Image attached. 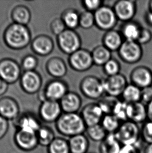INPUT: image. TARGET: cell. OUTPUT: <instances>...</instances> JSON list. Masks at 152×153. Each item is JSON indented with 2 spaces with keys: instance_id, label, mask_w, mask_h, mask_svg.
I'll list each match as a JSON object with an SVG mask.
<instances>
[{
  "instance_id": "26",
  "label": "cell",
  "mask_w": 152,
  "mask_h": 153,
  "mask_svg": "<svg viewBox=\"0 0 152 153\" xmlns=\"http://www.w3.org/2000/svg\"><path fill=\"white\" fill-rule=\"evenodd\" d=\"M68 143L70 153H87L90 146L88 137L84 134L71 137Z\"/></svg>"
},
{
  "instance_id": "27",
  "label": "cell",
  "mask_w": 152,
  "mask_h": 153,
  "mask_svg": "<svg viewBox=\"0 0 152 153\" xmlns=\"http://www.w3.org/2000/svg\"><path fill=\"white\" fill-rule=\"evenodd\" d=\"M10 16L13 23L27 26L31 21V13L27 6L18 5L13 8Z\"/></svg>"
},
{
  "instance_id": "52",
  "label": "cell",
  "mask_w": 152,
  "mask_h": 153,
  "mask_svg": "<svg viewBox=\"0 0 152 153\" xmlns=\"http://www.w3.org/2000/svg\"><path fill=\"white\" fill-rule=\"evenodd\" d=\"M148 10H152V0L148 2Z\"/></svg>"
},
{
  "instance_id": "47",
  "label": "cell",
  "mask_w": 152,
  "mask_h": 153,
  "mask_svg": "<svg viewBox=\"0 0 152 153\" xmlns=\"http://www.w3.org/2000/svg\"><path fill=\"white\" fill-rule=\"evenodd\" d=\"M119 153H141L140 147L138 144L122 145Z\"/></svg>"
},
{
  "instance_id": "35",
  "label": "cell",
  "mask_w": 152,
  "mask_h": 153,
  "mask_svg": "<svg viewBox=\"0 0 152 153\" xmlns=\"http://www.w3.org/2000/svg\"><path fill=\"white\" fill-rule=\"evenodd\" d=\"M48 153H70L68 141L62 137H56L47 147Z\"/></svg>"
},
{
  "instance_id": "46",
  "label": "cell",
  "mask_w": 152,
  "mask_h": 153,
  "mask_svg": "<svg viewBox=\"0 0 152 153\" xmlns=\"http://www.w3.org/2000/svg\"><path fill=\"white\" fill-rule=\"evenodd\" d=\"M8 120L0 115V140L3 139L8 132Z\"/></svg>"
},
{
  "instance_id": "20",
  "label": "cell",
  "mask_w": 152,
  "mask_h": 153,
  "mask_svg": "<svg viewBox=\"0 0 152 153\" xmlns=\"http://www.w3.org/2000/svg\"><path fill=\"white\" fill-rule=\"evenodd\" d=\"M0 115L7 120H15L20 115V108L16 100L8 96L1 98L0 99Z\"/></svg>"
},
{
  "instance_id": "21",
  "label": "cell",
  "mask_w": 152,
  "mask_h": 153,
  "mask_svg": "<svg viewBox=\"0 0 152 153\" xmlns=\"http://www.w3.org/2000/svg\"><path fill=\"white\" fill-rule=\"evenodd\" d=\"M128 120L137 124L144 123L148 120L146 105L141 102L128 103Z\"/></svg>"
},
{
  "instance_id": "17",
  "label": "cell",
  "mask_w": 152,
  "mask_h": 153,
  "mask_svg": "<svg viewBox=\"0 0 152 153\" xmlns=\"http://www.w3.org/2000/svg\"><path fill=\"white\" fill-rule=\"evenodd\" d=\"M14 139L17 146L24 151H33L39 145L37 133L17 130Z\"/></svg>"
},
{
  "instance_id": "29",
  "label": "cell",
  "mask_w": 152,
  "mask_h": 153,
  "mask_svg": "<svg viewBox=\"0 0 152 153\" xmlns=\"http://www.w3.org/2000/svg\"><path fill=\"white\" fill-rule=\"evenodd\" d=\"M94 65L103 66L111 58V52L103 45L97 46L91 51Z\"/></svg>"
},
{
  "instance_id": "39",
  "label": "cell",
  "mask_w": 152,
  "mask_h": 153,
  "mask_svg": "<svg viewBox=\"0 0 152 153\" xmlns=\"http://www.w3.org/2000/svg\"><path fill=\"white\" fill-rule=\"evenodd\" d=\"M103 70L106 76H111L120 73L121 65L116 59L111 58L103 66Z\"/></svg>"
},
{
  "instance_id": "3",
  "label": "cell",
  "mask_w": 152,
  "mask_h": 153,
  "mask_svg": "<svg viewBox=\"0 0 152 153\" xmlns=\"http://www.w3.org/2000/svg\"><path fill=\"white\" fill-rule=\"evenodd\" d=\"M79 89L85 97L92 100L101 99L105 93L103 79L94 75H88L81 79Z\"/></svg>"
},
{
  "instance_id": "42",
  "label": "cell",
  "mask_w": 152,
  "mask_h": 153,
  "mask_svg": "<svg viewBox=\"0 0 152 153\" xmlns=\"http://www.w3.org/2000/svg\"><path fill=\"white\" fill-rule=\"evenodd\" d=\"M67 29L64 22L61 17H58L54 19L50 24V29L54 35H60Z\"/></svg>"
},
{
  "instance_id": "7",
  "label": "cell",
  "mask_w": 152,
  "mask_h": 153,
  "mask_svg": "<svg viewBox=\"0 0 152 153\" xmlns=\"http://www.w3.org/2000/svg\"><path fill=\"white\" fill-rule=\"evenodd\" d=\"M118 56L122 61L129 64H136L141 60L143 51L142 46L137 42L125 40L118 51Z\"/></svg>"
},
{
  "instance_id": "10",
  "label": "cell",
  "mask_w": 152,
  "mask_h": 153,
  "mask_svg": "<svg viewBox=\"0 0 152 153\" xmlns=\"http://www.w3.org/2000/svg\"><path fill=\"white\" fill-rule=\"evenodd\" d=\"M105 93L107 95L118 98L122 95L124 89L127 86V79L124 75L118 74L106 76L103 79Z\"/></svg>"
},
{
  "instance_id": "51",
  "label": "cell",
  "mask_w": 152,
  "mask_h": 153,
  "mask_svg": "<svg viewBox=\"0 0 152 153\" xmlns=\"http://www.w3.org/2000/svg\"><path fill=\"white\" fill-rule=\"evenodd\" d=\"M144 153H152V143L146 145L144 149Z\"/></svg>"
},
{
  "instance_id": "24",
  "label": "cell",
  "mask_w": 152,
  "mask_h": 153,
  "mask_svg": "<svg viewBox=\"0 0 152 153\" xmlns=\"http://www.w3.org/2000/svg\"><path fill=\"white\" fill-rule=\"evenodd\" d=\"M124 41L120 31L114 29L105 32L102 38V45L111 52L118 51Z\"/></svg>"
},
{
  "instance_id": "43",
  "label": "cell",
  "mask_w": 152,
  "mask_h": 153,
  "mask_svg": "<svg viewBox=\"0 0 152 153\" xmlns=\"http://www.w3.org/2000/svg\"><path fill=\"white\" fill-rule=\"evenodd\" d=\"M81 3L85 10L92 13L95 12L104 5V1L101 0H83Z\"/></svg>"
},
{
  "instance_id": "12",
  "label": "cell",
  "mask_w": 152,
  "mask_h": 153,
  "mask_svg": "<svg viewBox=\"0 0 152 153\" xmlns=\"http://www.w3.org/2000/svg\"><path fill=\"white\" fill-rule=\"evenodd\" d=\"M20 85L25 93L33 95L40 91L42 79L40 74L35 71H24L20 79Z\"/></svg>"
},
{
  "instance_id": "13",
  "label": "cell",
  "mask_w": 152,
  "mask_h": 153,
  "mask_svg": "<svg viewBox=\"0 0 152 153\" xmlns=\"http://www.w3.org/2000/svg\"><path fill=\"white\" fill-rule=\"evenodd\" d=\"M42 91L46 100L56 102H60L69 91L67 84L60 79H55L49 82Z\"/></svg>"
},
{
  "instance_id": "50",
  "label": "cell",
  "mask_w": 152,
  "mask_h": 153,
  "mask_svg": "<svg viewBox=\"0 0 152 153\" xmlns=\"http://www.w3.org/2000/svg\"><path fill=\"white\" fill-rule=\"evenodd\" d=\"M148 120L152 121V101L146 105Z\"/></svg>"
},
{
  "instance_id": "40",
  "label": "cell",
  "mask_w": 152,
  "mask_h": 153,
  "mask_svg": "<svg viewBox=\"0 0 152 153\" xmlns=\"http://www.w3.org/2000/svg\"><path fill=\"white\" fill-rule=\"evenodd\" d=\"M141 138L148 144L152 143V121L147 120L141 128Z\"/></svg>"
},
{
  "instance_id": "45",
  "label": "cell",
  "mask_w": 152,
  "mask_h": 153,
  "mask_svg": "<svg viewBox=\"0 0 152 153\" xmlns=\"http://www.w3.org/2000/svg\"><path fill=\"white\" fill-rule=\"evenodd\" d=\"M152 101V86L141 89V102L145 105Z\"/></svg>"
},
{
  "instance_id": "31",
  "label": "cell",
  "mask_w": 152,
  "mask_h": 153,
  "mask_svg": "<svg viewBox=\"0 0 152 153\" xmlns=\"http://www.w3.org/2000/svg\"><path fill=\"white\" fill-rule=\"evenodd\" d=\"M141 89L136 85L128 84L122 94L123 101L128 103L141 102Z\"/></svg>"
},
{
  "instance_id": "22",
  "label": "cell",
  "mask_w": 152,
  "mask_h": 153,
  "mask_svg": "<svg viewBox=\"0 0 152 153\" xmlns=\"http://www.w3.org/2000/svg\"><path fill=\"white\" fill-rule=\"evenodd\" d=\"M59 102L63 113H78L82 102L80 96L74 91H68Z\"/></svg>"
},
{
  "instance_id": "36",
  "label": "cell",
  "mask_w": 152,
  "mask_h": 153,
  "mask_svg": "<svg viewBox=\"0 0 152 153\" xmlns=\"http://www.w3.org/2000/svg\"><path fill=\"white\" fill-rule=\"evenodd\" d=\"M118 100V98L106 95L104 97L103 96L100 99L97 103L103 110L104 114H112L115 105Z\"/></svg>"
},
{
  "instance_id": "49",
  "label": "cell",
  "mask_w": 152,
  "mask_h": 153,
  "mask_svg": "<svg viewBox=\"0 0 152 153\" xmlns=\"http://www.w3.org/2000/svg\"><path fill=\"white\" fill-rule=\"evenodd\" d=\"M145 19L146 24L150 27H152V10H148L145 16Z\"/></svg>"
},
{
  "instance_id": "48",
  "label": "cell",
  "mask_w": 152,
  "mask_h": 153,
  "mask_svg": "<svg viewBox=\"0 0 152 153\" xmlns=\"http://www.w3.org/2000/svg\"><path fill=\"white\" fill-rule=\"evenodd\" d=\"M8 84L0 78V97L6 93L8 88Z\"/></svg>"
},
{
  "instance_id": "5",
  "label": "cell",
  "mask_w": 152,
  "mask_h": 153,
  "mask_svg": "<svg viewBox=\"0 0 152 153\" xmlns=\"http://www.w3.org/2000/svg\"><path fill=\"white\" fill-rule=\"evenodd\" d=\"M57 44L61 51L70 56L81 48L82 40L75 30L66 29L57 37Z\"/></svg>"
},
{
  "instance_id": "32",
  "label": "cell",
  "mask_w": 152,
  "mask_h": 153,
  "mask_svg": "<svg viewBox=\"0 0 152 153\" xmlns=\"http://www.w3.org/2000/svg\"><path fill=\"white\" fill-rule=\"evenodd\" d=\"M39 145L48 147L55 139L53 130L47 126H41L37 132Z\"/></svg>"
},
{
  "instance_id": "23",
  "label": "cell",
  "mask_w": 152,
  "mask_h": 153,
  "mask_svg": "<svg viewBox=\"0 0 152 153\" xmlns=\"http://www.w3.org/2000/svg\"><path fill=\"white\" fill-rule=\"evenodd\" d=\"M46 70L48 74L55 79L64 77L67 73V66L63 59L54 56L50 58L46 63Z\"/></svg>"
},
{
  "instance_id": "4",
  "label": "cell",
  "mask_w": 152,
  "mask_h": 153,
  "mask_svg": "<svg viewBox=\"0 0 152 153\" xmlns=\"http://www.w3.org/2000/svg\"><path fill=\"white\" fill-rule=\"evenodd\" d=\"M115 135L122 145L138 144L141 139V128L139 124L130 120L121 122Z\"/></svg>"
},
{
  "instance_id": "11",
  "label": "cell",
  "mask_w": 152,
  "mask_h": 153,
  "mask_svg": "<svg viewBox=\"0 0 152 153\" xmlns=\"http://www.w3.org/2000/svg\"><path fill=\"white\" fill-rule=\"evenodd\" d=\"M118 20L123 23L132 21L137 10V4L134 0H119L113 7Z\"/></svg>"
},
{
  "instance_id": "38",
  "label": "cell",
  "mask_w": 152,
  "mask_h": 153,
  "mask_svg": "<svg viewBox=\"0 0 152 153\" xmlns=\"http://www.w3.org/2000/svg\"><path fill=\"white\" fill-rule=\"evenodd\" d=\"M128 103L123 100H119L115 105L112 114L121 122L127 121Z\"/></svg>"
},
{
  "instance_id": "6",
  "label": "cell",
  "mask_w": 152,
  "mask_h": 153,
  "mask_svg": "<svg viewBox=\"0 0 152 153\" xmlns=\"http://www.w3.org/2000/svg\"><path fill=\"white\" fill-rule=\"evenodd\" d=\"M94 13L95 26L101 30L109 31L117 24L118 20L113 7L103 5Z\"/></svg>"
},
{
  "instance_id": "34",
  "label": "cell",
  "mask_w": 152,
  "mask_h": 153,
  "mask_svg": "<svg viewBox=\"0 0 152 153\" xmlns=\"http://www.w3.org/2000/svg\"><path fill=\"white\" fill-rule=\"evenodd\" d=\"M121 123V121L113 114H105L101 122V125L108 134H115Z\"/></svg>"
},
{
  "instance_id": "19",
  "label": "cell",
  "mask_w": 152,
  "mask_h": 153,
  "mask_svg": "<svg viewBox=\"0 0 152 153\" xmlns=\"http://www.w3.org/2000/svg\"><path fill=\"white\" fill-rule=\"evenodd\" d=\"M31 48L35 53L41 56H49L54 48L53 40L49 36L40 35L31 42Z\"/></svg>"
},
{
  "instance_id": "18",
  "label": "cell",
  "mask_w": 152,
  "mask_h": 153,
  "mask_svg": "<svg viewBox=\"0 0 152 153\" xmlns=\"http://www.w3.org/2000/svg\"><path fill=\"white\" fill-rule=\"evenodd\" d=\"M14 121L17 130L28 132L37 133L42 126L39 119L31 113L26 112L20 114Z\"/></svg>"
},
{
  "instance_id": "28",
  "label": "cell",
  "mask_w": 152,
  "mask_h": 153,
  "mask_svg": "<svg viewBox=\"0 0 152 153\" xmlns=\"http://www.w3.org/2000/svg\"><path fill=\"white\" fill-rule=\"evenodd\" d=\"M122 145L115 134H108L99 145L100 153H119Z\"/></svg>"
},
{
  "instance_id": "8",
  "label": "cell",
  "mask_w": 152,
  "mask_h": 153,
  "mask_svg": "<svg viewBox=\"0 0 152 153\" xmlns=\"http://www.w3.org/2000/svg\"><path fill=\"white\" fill-rule=\"evenodd\" d=\"M68 64L72 70L78 72H84L94 65L91 52L81 48L69 56Z\"/></svg>"
},
{
  "instance_id": "33",
  "label": "cell",
  "mask_w": 152,
  "mask_h": 153,
  "mask_svg": "<svg viewBox=\"0 0 152 153\" xmlns=\"http://www.w3.org/2000/svg\"><path fill=\"white\" fill-rule=\"evenodd\" d=\"M86 133L88 139L100 143L103 141L108 135L107 132L101 124L87 127Z\"/></svg>"
},
{
  "instance_id": "37",
  "label": "cell",
  "mask_w": 152,
  "mask_h": 153,
  "mask_svg": "<svg viewBox=\"0 0 152 153\" xmlns=\"http://www.w3.org/2000/svg\"><path fill=\"white\" fill-rule=\"evenodd\" d=\"M95 26L94 13L84 10L80 14L79 27L83 29H90Z\"/></svg>"
},
{
  "instance_id": "30",
  "label": "cell",
  "mask_w": 152,
  "mask_h": 153,
  "mask_svg": "<svg viewBox=\"0 0 152 153\" xmlns=\"http://www.w3.org/2000/svg\"><path fill=\"white\" fill-rule=\"evenodd\" d=\"M80 14L75 8H68L64 10L61 19L67 29L75 30L79 27Z\"/></svg>"
},
{
  "instance_id": "41",
  "label": "cell",
  "mask_w": 152,
  "mask_h": 153,
  "mask_svg": "<svg viewBox=\"0 0 152 153\" xmlns=\"http://www.w3.org/2000/svg\"><path fill=\"white\" fill-rule=\"evenodd\" d=\"M38 65V60L35 56L28 54L23 58L21 61V67L25 71H35Z\"/></svg>"
},
{
  "instance_id": "1",
  "label": "cell",
  "mask_w": 152,
  "mask_h": 153,
  "mask_svg": "<svg viewBox=\"0 0 152 153\" xmlns=\"http://www.w3.org/2000/svg\"><path fill=\"white\" fill-rule=\"evenodd\" d=\"M3 40L8 48L21 50L31 42V33L27 26L13 23L8 25L3 33Z\"/></svg>"
},
{
  "instance_id": "16",
  "label": "cell",
  "mask_w": 152,
  "mask_h": 153,
  "mask_svg": "<svg viewBox=\"0 0 152 153\" xmlns=\"http://www.w3.org/2000/svg\"><path fill=\"white\" fill-rule=\"evenodd\" d=\"M131 83L140 89L152 86V71L144 65L137 66L130 75Z\"/></svg>"
},
{
  "instance_id": "25",
  "label": "cell",
  "mask_w": 152,
  "mask_h": 153,
  "mask_svg": "<svg viewBox=\"0 0 152 153\" xmlns=\"http://www.w3.org/2000/svg\"><path fill=\"white\" fill-rule=\"evenodd\" d=\"M142 26L137 22L130 21L123 23L120 32L125 40L137 42Z\"/></svg>"
},
{
  "instance_id": "15",
  "label": "cell",
  "mask_w": 152,
  "mask_h": 153,
  "mask_svg": "<svg viewBox=\"0 0 152 153\" xmlns=\"http://www.w3.org/2000/svg\"><path fill=\"white\" fill-rule=\"evenodd\" d=\"M80 114L87 127L101 124L105 115L97 102H91L84 105Z\"/></svg>"
},
{
  "instance_id": "14",
  "label": "cell",
  "mask_w": 152,
  "mask_h": 153,
  "mask_svg": "<svg viewBox=\"0 0 152 153\" xmlns=\"http://www.w3.org/2000/svg\"><path fill=\"white\" fill-rule=\"evenodd\" d=\"M63 111L60 102L46 100L42 102L39 109L40 118L44 122H56L62 115Z\"/></svg>"
},
{
  "instance_id": "2",
  "label": "cell",
  "mask_w": 152,
  "mask_h": 153,
  "mask_svg": "<svg viewBox=\"0 0 152 153\" xmlns=\"http://www.w3.org/2000/svg\"><path fill=\"white\" fill-rule=\"evenodd\" d=\"M56 128L60 134L70 138L84 134L87 126L80 114L63 113L56 122Z\"/></svg>"
},
{
  "instance_id": "44",
  "label": "cell",
  "mask_w": 152,
  "mask_h": 153,
  "mask_svg": "<svg viewBox=\"0 0 152 153\" xmlns=\"http://www.w3.org/2000/svg\"><path fill=\"white\" fill-rule=\"evenodd\" d=\"M152 40V32L146 27H142L137 42L141 46L148 44Z\"/></svg>"
},
{
  "instance_id": "9",
  "label": "cell",
  "mask_w": 152,
  "mask_h": 153,
  "mask_svg": "<svg viewBox=\"0 0 152 153\" xmlns=\"http://www.w3.org/2000/svg\"><path fill=\"white\" fill-rule=\"evenodd\" d=\"M21 68L19 64L10 58L0 60V78L8 84H13L21 79Z\"/></svg>"
}]
</instances>
